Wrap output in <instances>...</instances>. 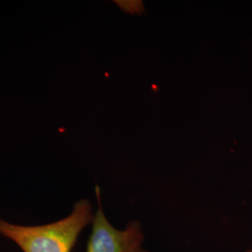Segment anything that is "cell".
Wrapping results in <instances>:
<instances>
[{"label":"cell","mask_w":252,"mask_h":252,"mask_svg":"<svg viewBox=\"0 0 252 252\" xmlns=\"http://www.w3.org/2000/svg\"><path fill=\"white\" fill-rule=\"evenodd\" d=\"M94 215L90 202L81 199L69 215L44 225H19L0 219V235L24 252H71L81 232L92 224Z\"/></svg>","instance_id":"6da1fadb"},{"label":"cell","mask_w":252,"mask_h":252,"mask_svg":"<svg viewBox=\"0 0 252 252\" xmlns=\"http://www.w3.org/2000/svg\"><path fill=\"white\" fill-rule=\"evenodd\" d=\"M95 194L98 208L92 221L86 252H150L145 246L146 235L142 224L133 220L123 229L112 225L101 207L98 187L95 188Z\"/></svg>","instance_id":"7a4b0ae2"},{"label":"cell","mask_w":252,"mask_h":252,"mask_svg":"<svg viewBox=\"0 0 252 252\" xmlns=\"http://www.w3.org/2000/svg\"><path fill=\"white\" fill-rule=\"evenodd\" d=\"M244 252H252V249H250V250H247V251H245Z\"/></svg>","instance_id":"3957f363"}]
</instances>
